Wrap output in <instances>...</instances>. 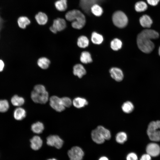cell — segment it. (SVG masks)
I'll return each instance as SVG.
<instances>
[{"label": "cell", "instance_id": "1", "mask_svg": "<svg viewBox=\"0 0 160 160\" xmlns=\"http://www.w3.org/2000/svg\"><path fill=\"white\" fill-rule=\"evenodd\" d=\"M159 36V33L154 30L146 29L143 30L137 37L138 48L144 53L151 52L154 48V44L151 39H158Z\"/></svg>", "mask_w": 160, "mask_h": 160}, {"label": "cell", "instance_id": "2", "mask_svg": "<svg viewBox=\"0 0 160 160\" xmlns=\"http://www.w3.org/2000/svg\"><path fill=\"white\" fill-rule=\"evenodd\" d=\"M65 17L67 20L71 22V26L74 28L80 29L85 24V16L79 10L73 9L68 11L65 14Z\"/></svg>", "mask_w": 160, "mask_h": 160}, {"label": "cell", "instance_id": "3", "mask_svg": "<svg viewBox=\"0 0 160 160\" xmlns=\"http://www.w3.org/2000/svg\"><path fill=\"white\" fill-rule=\"evenodd\" d=\"M31 97L36 103L45 104L48 100L49 95L44 86L38 84L34 86L31 93Z\"/></svg>", "mask_w": 160, "mask_h": 160}, {"label": "cell", "instance_id": "4", "mask_svg": "<svg viewBox=\"0 0 160 160\" xmlns=\"http://www.w3.org/2000/svg\"><path fill=\"white\" fill-rule=\"evenodd\" d=\"M112 20L113 24L117 27L123 28L128 24V18L122 11L119 10L115 12L113 15Z\"/></svg>", "mask_w": 160, "mask_h": 160}, {"label": "cell", "instance_id": "5", "mask_svg": "<svg viewBox=\"0 0 160 160\" xmlns=\"http://www.w3.org/2000/svg\"><path fill=\"white\" fill-rule=\"evenodd\" d=\"M68 154L70 160H82L84 153L81 148L75 146L68 150Z\"/></svg>", "mask_w": 160, "mask_h": 160}, {"label": "cell", "instance_id": "6", "mask_svg": "<svg viewBox=\"0 0 160 160\" xmlns=\"http://www.w3.org/2000/svg\"><path fill=\"white\" fill-rule=\"evenodd\" d=\"M66 27V23L65 20L63 18H58L54 20L49 29L53 33H56L58 31L64 30Z\"/></svg>", "mask_w": 160, "mask_h": 160}, {"label": "cell", "instance_id": "7", "mask_svg": "<svg viewBox=\"0 0 160 160\" xmlns=\"http://www.w3.org/2000/svg\"><path fill=\"white\" fill-rule=\"evenodd\" d=\"M47 143L50 146H54L57 149H60L62 146L63 140L58 135H50L47 138Z\"/></svg>", "mask_w": 160, "mask_h": 160}, {"label": "cell", "instance_id": "8", "mask_svg": "<svg viewBox=\"0 0 160 160\" xmlns=\"http://www.w3.org/2000/svg\"><path fill=\"white\" fill-rule=\"evenodd\" d=\"M49 103L52 108L57 112H61L65 109L62 103L61 98L56 96H53L50 97Z\"/></svg>", "mask_w": 160, "mask_h": 160}, {"label": "cell", "instance_id": "9", "mask_svg": "<svg viewBox=\"0 0 160 160\" xmlns=\"http://www.w3.org/2000/svg\"><path fill=\"white\" fill-rule=\"evenodd\" d=\"M102 0H80L79 6L86 13L88 14L90 11L91 7L95 4H97Z\"/></svg>", "mask_w": 160, "mask_h": 160}, {"label": "cell", "instance_id": "10", "mask_svg": "<svg viewBox=\"0 0 160 160\" xmlns=\"http://www.w3.org/2000/svg\"><path fill=\"white\" fill-rule=\"evenodd\" d=\"M146 151L147 153L151 156L156 157L160 153V147L156 143H151L147 145Z\"/></svg>", "mask_w": 160, "mask_h": 160}, {"label": "cell", "instance_id": "11", "mask_svg": "<svg viewBox=\"0 0 160 160\" xmlns=\"http://www.w3.org/2000/svg\"><path fill=\"white\" fill-rule=\"evenodd\" d=\"M112 78L117 81H121L124 78V75L121 70L118 68L113 67L109 71Z\"/></svg>", "mask_w": 160, "mask_h": 160}, {"label": "cell", "instance_id": "12", "mask_svg": "<svg viewBox=\"0 0 160 160\" xmlns=\"http://www.w3.org/2000/svg\"><path fill=\"white\" fill-rule=\"evenodd\" d=\"M139 22L142 27L148 28L151 27L153 21L150 16L148 15L145 14L140 18Z\"/></svg>", "mask_w": 160, "mask_h": 160}, {"label": "cell", "instance_id": "13", "mask_svg": "<svg viewBox=\"0 0 160 160\" xmlns=\"http://www.w3.org/2000/svg\"><path fill=\"white\" fill-rule=\"evenodd\" d=\"M30 141L31 148L35 151L39 149L42 145V140L40 137L38 136H33Z\"/></svg>", "mask_w": 160, "mask_h": 160}, {"label": "cell", "instance_id": "14", "mask_svg": "<svg viewBox=\"0 0 160 160\" xmlns=\"http://www.w3.org/2000/svg\"><path fill=\"white\" fill-rule=\"evenodd\" d=\"M91 135L92 140L96 143L101 144L105 142V139L96 128L92 131Z\"/></svg>", "mask_w": 160, "mask_h": 160}, {"label": "cell", "instance_id": "15", "mask_svg": "<svg viewBox=\"0 0 160 160\" xmlns=\"http://www.w3.org/2000/svg\"><path fill=\"white\" fill-rule=\"evenodd\" d=\"M73 73L74 75L81 78L86 74V71L84 66L80 64L75 65L73 67Z\"/></svg>", "mask_w": 160, "mask_h": 160}, {"label": "cell", "instance_id": "16", "mask_svg": "<svg viewBox=\"0 0 160 160\" xmlns=\"http://www.w3.org/2000/svg\"><path fill=\"white\" fill-rule=\"evenodd\" d=\"M35 18L37 23L40 25L46 24L48 21V17L47 14L41 12L37 13L35 15Z\"/></svg>", "mask_w": 160, "mask_h": 160}, {"label": "cell", "instance_id": "17", "mask_svg": "<svg viewBox=\"0 0 160 160\" xmlns=\"http://www.w3.org/2000/svg\"><path fill=\"white\" fill-rule=\"evenodd\" d=\"M72 103L74 106L78 108L84 107L88 104V102L86 99L79 97L75 98Z\"/></svg>", "mask_w": 160, "mask_h": 160}, {"label": "cell", "instance_id": "18", "mask_svg": "<svg viewBox=\"0 0 160 160\" xmlns=\"http://www.w3.org/2000/svg\"><path fill=\"white\" fill-rule=\"evenodd\" d=\"M26 112L24 109L21 107L16 108L14 111L13 116L14 118L17 120H21L25 118Z\"/></svg>", "mask_w": 160, "mask_h": 160}, {"label": "cell", "instance_id": "19", "mask_svg": "<svg viewBox=\"0 0 160 160\" xmlns=\"http://www.w3.org/2000/svg\"><path fill=\"white\" fill-rule=\"evenodd\" d=\"M56 9L60 12L65 11L68 7L67 0H58L55 3Z\"/></svg>", "mask_w": 160, "mask_h": 160}, {"label": "cell", "instance_id": "20", "mask_svg": "<svg viewBox=\"0 0 160 160\" xmlns=\"http://www.w3.org/2000/svg\"><path fill=\"white\" fill-rule=\"evenodd\" d=\"M134 7L137 12H141L146 11L148 9V6L147 3L145 1H140L136 3Z\"/></svg>", "mask_w": 160, "mask_h": 160}, {"label": "cell", "instance_id": "21", "mask_svg": "<svg viewBox=\"0 0 160 160\" xmlns=\"http://www.w3.org/2000/svg\"><path fill=\"white\" fill-rule=\"evenodd\" d=\"M50 63V62L49 60L44 57L39 58L37 62L38 66L43 69H47L49 67Z\"/></svg>", "mask_w": 160, "mask_h": 160}, {"label": "cell", "instance_id": "22", "mask_svg": "<svg viewBox=\"0 0 160 160\" xmlns=\"http://www.w3.org/2000/svg\"><path fill=\"white\" fill-rule=\"evenodd\" d=\"M17 23L19 26L22 29L25 28L31 23V21L27 17L22 16L18 19Z\"/></svg>", "mask_w": 160, "mask_h": 160}, {"label": "cell", "instance_id": "23", "mask_svg": "<svg viewBox=\"0 0 160 160\" xmlns=\"http://www.w3.org/2000/svg\"><path fill=\"white\" fill-rule=\"evenodd\" d=\"M44 129L43 124L39 121H38L33 124L31 126L32 131L36 134L41 133Z\"/></svg>", "mask_w": 160, "mask_h": 160}, {"label": "cell", "instance_id": "24", "mask_svg": "<svg viewBox=\"0 0 160 160\" xmlns=\"http://www.w3.org/2000/svg\"><path fill=\"white\" fill-rule=\"evenodd\" d=\"M96 129L102 135L105 140H109L111 137V134L109 130L101 125L98 126Z\"/></svg>", "mask_w": 160, "mask_h": 160}, {"label": "cell", "instance_id": "25", "mask_svg": "<svg viewBox=\"0 0 160 160\" xmlns=\"http://www.w3.org/2000/svg\"><path fill=\"white\" fill-rule=\"evenodd\" d=\"M91 40L93 43L96 44H100L103 42V38L101 35L94 32L92 34Z\"/></svg>", "mask_w": 160, "mask_h": 160}, {"label": "cell", "instance_id": "26", "mask_svg": "<svg viewBox=\"0 0 160 160\" xmlns=\"http://www.w3.org/2000/svg\"><path fill=\"white\" fill-rule=\"evenodd\" d=\"M80 60L81 63L84 64L90 63L92 62L91 54L87 51H84L81 52Z\"/></svg>", "mask_w": 160, "mask_h": 160}, {"label": "cell", "instance_id": "27", "mask_svg": "<svg viewBox=\"0 0 160 160\" xmlns=\"http://www.w3.org/2000/svg\"><path fill=\"white\" fill-rule=\"evenodd\" d=\"M134 108L133 103L129 101H127L124 103L121 106L122 110L126 113H131L134 110Z\"/></svg>", "mask_w": 160, "mask_h": 160}, {"label": "cell", "instance_id": "28", "mask_svg": "<svg viewBox=\"0 0 160 160\" xmlns=\"http://www.w3.org/2000/svg\"><path fill=\"white\" fill-rule=\"evenodd\" d=\"M11 102L13 105L16 106H20L24 104L25 100L23 97L15 95L11 98Z\"/></svg>", "mask_w": 160, "mask_h": 160}, {"label": "cell", "instance_id": "29", "mask_svg": "<svg viewBox=\"0 0 160 160\" xmlns=\"http://www.w3.org/2000/svg\"><path fill=\"white\" fill-rule=\"evenodd\" d=\"M89 43V39L86 36H81L78 38L77 44L79 47L85 48L88 46Z\"/></svg>", "mask_w": 160, "mask_h": 160}, {"label": "cell", "instance_id": "30", "mask_svg": "<svg viewBox=\"0 0 160 160\" xmlns=\"http://www.w3.org/2000/svg\"><path fill=\"white\" fill-rule=\"evenodd\" d=\"M147 133L151 140L154 142L160 141V131L157 130Z\"/></svg>", "mask_w": 160, "mask_h": 160}, {"label": "cell", "instance_id": "31", "mask_svg": "<svg viewBox=\"0 0 160 160\" xmlns=\"http://www.w3.org/2000/svg\"><path fill=\"white\" fill-rule=\"evenodd\" d=\"M90 11L92 13L97 17L101 16L103 13V8L98 4H95L91 7Z\"/></svg>", "mask_w": 160, "mask_h": 160}, {"label": "cell", "instance_id": "32", "mask_svg": "<svg viewBox=\"0 0 160 160\" xmlns=\"http://www.w3.org/2000/svg\"><path fill=\"white\" fill-rule=\"evenodd\" d=\"M127 136L124 132H118L116 136V142L119 144H123L127 140Z\"/></svg>", "mask_w": 160, "mask_h": 160}, {"label": "cell", "instance_id": "33", "mask_svg": "<svg viewBox=\"0 0 160 160\" xmlns=\"http://www.w3.org/2000/svg\"><path fill=\"white\" fill-rule=\"evenodd\" d=\"M122 43L120 39L115 38L112 40L111 43V47L113 50L117 51L122 47Z\"/></svg>", "mask_w": 160, "mask_h": 160}, {"label": "cell", "instance_id": "34", "mask_svg": "<svg viewBox=\"0 0 160 160\" xmlns=\"http://www.w3.org/2000/svg\"><path fill=\"white\" fill-rule=\"evenodd\" d=\"M9 108V102L6 100H0V112H7Z\"/></svg>", "mask_w": 160, "mask_h": 160}, {"label": "cell", "instance_id": "35", "mask_svg": "<svg viewBox=\"0 0 160 160\" xmlns=\"http://www.w3.org/2000/svg\"><path fill=\"white\" fill-rule=\"evenodd\" d=\"M158 129L159 128L156 121H152L148 125L147 132L156 130H158Z\"/></svg>", "mask_w": 160, "mask_h": 160}, {"label": "cell", "instance_id": "36", "mask_svg": "<svg viewBox=\"0 0 160 160\" xmlns=\"http://www.w3.org/2000/svg\"><path fill=\"white\" fill-rule=\"evenodd\" d=\"M62 103L65 107H69L72 104L71 100L69 97H64L61 98Z\"/></svg>", "mask_w": 160, "mask_h": 160}, {"label": "cell", "instance_id": "37", "mask_svg": "<svg viewBox=\"0 0 160 160\" xmlns=\"http://www.w3.org/2000/svg\"><path fill=\"white\" fill-rule=\"evenodd\" d=\"M127 160H138L137 155L134 153H129L126 157Z\"/></svg>", "mask_w": 160, "mask_h": 160}, {"label": "cell", "instance_id": "38", "mask_svg": "<svg viewBox=\"0 0 160 160\" xmlns=\"http://www.w3.org/2000/svg\"><path fill=\"white\" fill-rule=\"evenodd\" d=\"M160 0H146L147 3L152 6H155L157 5Z\"/></svg>", "mask_w": 160, "mask_h": 160}, {"label": "cell", "instance_id": "39", "mask_svg": "<svg viewBox=\"0 0 160 160\" xmlns=\"http://www.w3.org/2000/svg\"><path fill=\"white\" fill-rule=\"evenodd\" d=\"M151 156L148 154L143 155L141 157L140 160H151Z\"/></svg>", "mask_w": 160, "mask_h": 160}, {"label": "cell", "instance_id": "40", "mask_svg": "<svg viewBox=\"0 0 160 160\" xmlns=\"http://www.w3.org/2000/svg\"><path fill=\"white\" fill-rule=\"evenodd\" d=\"M4 67V63L2 60H0V72L3 71Z\"/></svg>", "mask_w": 160, "mask_h": 160}, {"label": "cell", "instance_id": "41", "mask_svg": "<svg viewBox=\"0 0 160 160\" xmlns=\"http://www.w3.org/2000/svg\"><path fill=\"white\" fill-rule=\"evenodd\" d=\"M98 160H109L108 158L105 156H103L100 157Z\"/></svg>", "mask_w": 160, "mask_h": 160}, {"label": "cell", "instance_id": "42", "mask_svg": "<svg viewBox=\"0 0 160 160\" xmlns=\"http://www.w3.org/2000/svg\"><path fill=\"white\" fill-rule=\"evenodd\" d=\"M159 55L160 56V47H159Z\"/></svg>", "mask_w": 160, "mask_h": 160}, {"label": "cell", "instance_id": "43", "mask_svg": "<svg viewBox=\"0 0 160 160\" xmlns=\"http://www.w3.org/2000/svg\"><path fill=\"white\" fill-rule=\"evenodd\" d=\"M47 160H57L56 159H55L53 158V159H48Z\"/></svg>", "mask_w": 160, "mask_h": 160}]
</instances>
